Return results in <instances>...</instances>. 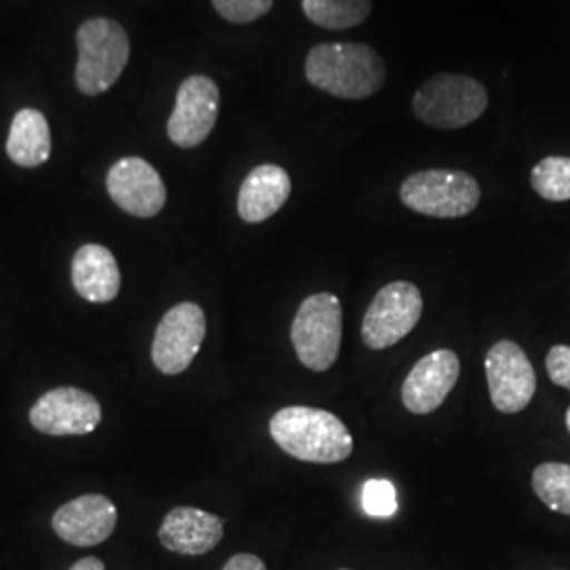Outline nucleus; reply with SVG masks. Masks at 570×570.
Returning a JSON list of instances; mask_svg holds the SVG:
<instances>
[{
	"mask_svg": "<svg viewBox=\"0 0 570 570\" xmlns=\"http://www.w3.org/2000/svg\"><path fill=\"white\" fill-rule=\"evenodd\" d=\"M306 20L326 30H346L367 20L372 0H303Z\"/></svg>",
	"mask_w": 570,
	"mask_h": 570,
	"instance_id": "19",
	"label": "nucleus"
},
{
	"mask_svg": "<svg viewBox=\"0 0 570 570\" xmlns=\"http://www.w3.org/2000/svg\"><path fill=\"white\" fill-rule=\"evenodd\" d=\"M341 570H346V569H341Z\"/></svg>",
	"mask_w": 570,
	"mask_h": 570,
	"instance_id": "28",
	"label": "nucleus"
},
{
	"mask_svg": "<svg viewBox=\"0 0 570 570\" xmlns=\"http://www.w3.org/2000/svg\"><path fill=\"white\" fill-rule=\"evenodd\" d=\"M70 277L82 301L94 305L112 303L121 292V271L108 247L85 244L75 252Z\"/></svg>",
	"mask_w": 570,
	"mask_h": 570,
	"instance_id": "16",
	"label": "nucleus"
},
{
	"mask_svg": "<svg viewBox=\"0 0 570 570\" xmlns=\"http://www.w3.org/2000/svg\"><path fill=\"white\" fill-rule=\"evenodd\" d=\"M220 112V89L204 75L184 79L176 94V106L167 121V136L178 148H197L216 127Z\"/></svg>",
	"mask_w": 570,
	"mask_h": 570,
	"instance_id": "9",
	"label": "nucleus"
},
{
	"mask_svg": "<svg viewBox=\"0 0 570 570\" xmlns=\"http://www.w3.org/2000/svg\"><path fill=\"white\" fill-rule=\"evenodd\" d=\"M273 442L296 461L332 465L353 452V435L345 423L322 407L287 406L273 414Z\"/></svg>",
	"mask_w": 570,
	"mask_h": 570,
	"instance_id": "2",
	"label": "nucleus"
},
{
	"mask_svg": "<svg viewBox=\"0 0 570 570\" xmlns=\"http://www.w3.org/2000/svg\"><path fill=\"white\" fill-rule=\"evenodd\" d=\"M28 419L32 428L51 438L87 435L102 423V406L89 391L58 387L42 393Z\"/></svg>",
	"mask_w": 570,
	"mask_h": 570,
	"instance_id": "10",
	"label": "nucleus"
},
{
	"mask_svg": "<svg viewBox=\"0 0 570 570\" xmlns=\"http://www.w3.org/2000/svg\"><path fill=\"white\" fill-rule=\"evenodd\" d=\"M546 367L553 385L570 391V346H551L546 357Z\"/></svg>",
	"mask_w": 570,
	"mask_h": 570,
	"instance_id": "24",
	"label": "nucleus"
},
{
	"mask_svg": "<svg viewBox=\"0 0 570 570\" xmlns=\"http://www.w3.org/2000/svg\"><path fill=\"white\" fill-rule=\"evenodd\" d=\"M275 0H212L223 20L230 23H252L265 18Z\"/></svg>",
	"mask_w": 570,
	"mask_h": 570,
	"instance_id": "23",
	"label": "nucleus"
},
{
	"mask_svg": "<svg viewBox=\"0 0 570 570\" xmlns=\"http://www.w3.org/2000/svg\"><path fill=\"white\" fill-rule=\"evenodd\" d=\"M225 537V522L197 508H174L161 522L159 541L165 550L180 556H204Z\"/></svg>",
	"mask_w": 570,
	"mask_h": 570,
	"instance_id": "15",
	"label": "nucleus"
},
{
	"mask_svg": "<svg viewBox=\"0 0 570 570\" xmlns=\"http://www.w3.org/2000/svg\"><path fill=\"white\" fill-rule=\"evenodd\" d=\"M204 308L195 303L171 306L159 326L150 346L153 364L167 376H178L195 362L205 341Z\"/></svg>",
	"mask_w": 570,
	"mask_h": 570,
	"instance_id": "8",
	"label": "nucleus"
},
{
	"mask_svg": "<svg viewBox=\"0 0 570 570\" xmlns=\"http://www.w3.org/2000/svg\"><path fill=\"white\" fill-rule=\"evenodd\" d=\"M423 317V294L410 282H391L367 306L362 341L372 351L397 345Z\"/></svg>",
	"mask_w": 570,
	"mask_h": 570,
	"instance_id": "7",
	"label": "nucleus"
},
{
	"mask_svg": "<svg viewBox=\"0 0 570 570\" xmlns=\"http://www.w3.org/2000/svg\"><path fill=\"white\" fill-rule=\"evenodd\" d=\"M567 429H569V431H570V407H569V412H567Z\"/></svg>",
	"mask_w": 570,
	"mask_h": 570,
	"instance_id": "27",
	"label": "nucleus"
},
{
	"mask_svg": "<svg viewBox=\"0 0 570 570\" xmlns=\"http://www.w3.org/2000/svg\"><path fill=\"white\" fill-rule=\"evenodd\" d=\"M223 570H266L265 562L254 553H237L225 564Z\"/></svg>",
	"mask_w": 570,
	"mask_h": 570,
	"instance_id": "25",
	"label": "nucleus"
},
{
	"mask_svg": "<svg viewBox=\"0 0 570 570\" xmlns=\"http://www.w3.org/2000/svg\"><path fill=\"white\" fill-rule=\"evenodd\" d=\"M292 346L303 366L326 372L336 364L343 341V306L330 292L313 294L298 306L289 330Z\"/></svg>",
	"mask_w": 570,
	"mask_h": 570,
	"instance_id": "5",
	"label": "nucleus"
},
{
	"mask_svg": "<svg viewBox=\"0 0 570 570\" xmlns=\"http://www.w3.org/2000/svg\"><path fill=\"white\" fill-rule=\"evenodd\" d=\"M461 362L450 348L431 351L407 372L402 385V404L412 414H431L446 402L459 383Z\"/></svg>",
	"mask_w": 570,
	"mask_h": 570,
	"instance_id": "13",
	"label": "nucleus"
},
{
	"mask_svg": "<svg viewBox=\"0 0 570 570\" xmlns=\"http://www.w3.org/2000/svg\"><path fill=\"white\" fill-rule=\"evenodd\" d=\"M487 108L489 91L482 82L450 72H440L428 79L412 98L414 117L438 129L468 127L478 121Z\"/></svg>",
	"mask_w": 570,
	"mask_h": 570,
	"instance_id": "3",
	"label": "nucleus"
},
{
	"mask_svg": "<svg viewBox=\"0 0 570 570\" xmlns=\"http://www.w3.org/2000/svg\"><path fill=\"white\" fill-rule=\"evenodd\" d=\"M532 489L551 511L570 515V465L541 463L532 471Z\"/></svg>",
	"mask_w": 570,
	"mask_h": 570,
	"instance_id": "20",
	"label": "nucleus"
},
{
	"mask_svg": "<svg viewBox=\"0 0 570 570\" xmlns=\"http://www.w3.org/2000/svg\"><path fill=\"white\" fill-rule=\"evenodd\" d=\"M7 155L13 164L26 169L41 167L49 161L51 131L41 110L23 108L13 117L7 138Z\"/></svg>",
	"mask_w": 570,
	"mask_h": 570,
	"instance_id": "18",
	"label": "nucleus"
},
{
	"mask_svg": "<svg viewBox=\"0 0 570 570\" xmlns=\"http://www.w3.org/2000/svg\"><path fill=\"white\" fill-rule=\"evenodd\" d=\"M362 505L372 518H389L397 511L395 487L389 480H367L362 489Z\"/></svg>",
	"mask_w": 570,
	"mask_h": 570,
	"instance_id": "22",
	"label": "nucleus"
},
{
	"mask_svg": "<svg viewBox=\"0 0 570 570\" xmlns=\"http://www.w3.org/2000/svg\"><path fill=\"white\" fill-rule=\"evenodd\" d=\"M480 184L459 169H425L407 176L400 199L429 218H463L480 204Z\"/></svg>",
	"mask_w": 570,
	"mask_h": 570,
	"instance_id": "6",
	"label": "nucleus"
},
{
	"mask_svg": "<svg viewBox=\"0 0 570 570\" xmlns=\"http://www.w3.org/2000/svg\"><path fill=\"white\" fill-rule=\"evenodd\" d=\"M306 81L341 100H366L387 81L383 58L364 42H322L305 60Z\"/></svg>",
	"mask_w": 570,
	"mask_h": 570,
	"instance_id": "1",
	"label": "nucleus"
},
{
	"mask_svg": "<svg viewBox=\"0 0 570 570\" xmlns=\"http://www.w3.org/2000/svg\"><path fill=\"white\" fill-rule=\"evenodd\" d=\"M484 367L492 406L503 414H515L529 406L537 391V374L522 346L499 341L490 346Z\"/></svg>",
	"mask_w": 570,
	"mask_h": 570,
	"instance_id": "11",
	"label": "nucleus"
},
{
	"mask_svg": "<svg viewBox=\"0 0 570 570\" xmlns=\"http://www.w3.org/2000/svg\"><path fill=\"white\" fill-rule=\"evenodd\" d=\"M77 87L85 96H100L121 79L131 45L121 23L91 18L77 32Z\"/></svg>",
	"mask_w": 570,
	"mask_h": 570,
	"instance_id": "4",
	"label": "nucleus"
},
{
	"mask_svg": "<svg viewBox=\"0 0 570 570\" xmlns=\"http://www.w3.org/2000/svg\"><path fill=\"white\" fill-rule=\"evenodd\" d=\"M530 184L546 202H570V157H546L532 167Z\"/></svg>",
	"mask_w": 570,
	"mask_h": 570,
	"instance_id": "21",
	"label": "nucleus"
},
{
	"mask_svg": "<svg viewBox=\"0 0 570 570\" xmlns=\"http://www.w3.org/2000/svg\"><path fill=\"white\" fill-rule=\"evenodd\" d=\"M292 193L289 174L279 165L265 164L254 167L239 188L237 212L247 225H261L273 218Z\"/></svg>",
	"mask_w": 570,
	"mask_h": 570,
	"instance_id": "17",
	"label": "nucleus"
},
{
	"mask_svg": "<svg viewBox=\"0 0 570 570\" xmlns=\"http://www.w3.org/2000/svg\"><path fill=\"white\" fill-rule=\"evenodd\" d=\"M106 188L110 199L136 218H155L167 202L161 174L140 157H122L112 165Z\"/></svg>",
	"mask_w": 570,
	"mask_h": 570,
	"instance_id": "12",
	"label": "nucleus"
},
{
	"mask_svg": "<svg viewBox=\"0 0 570 570\" xmlns=\"http://www.w3.org/2000/svg\"><path fill=\"white\" fill-rule=\"evenodd\" d=\"M119 513L104 494H82L53 513L51 527L61 541L75 548H94L104 543L117 529Z\"/></svg>",
	"mask_w": 570,
	"mask_h": 570,
	"instance_id": "14",
	"label": "nucleus"
},
{
	"mask_svg": "<svg viewBox=\"0 0 570 570\" xmlns=\"http://www.w3.org/2000/svg\"><path fill=\"white\" fill-rule=\"evenodd\" d=\"M70 570H106L104 567L102 560L100 558H94V556H89V558H81L79 562H75Z\"/></svg>",
	"mask_w": 570,
	"mask_h": 570,
	"instance_id": "26",
	"label": "nucleus"
}]
</instances>
